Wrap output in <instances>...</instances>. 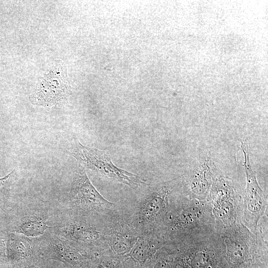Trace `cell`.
<instances>
[{"instance_id": "obj_2", "label": "cell", "mask_w": 268, "mask_h": 268, "mask_svg": "<svg viewBox=\"0 0 268 268\" xmlns=\"http://www.w3.org/2000/svg\"><path fill=\"white\" fill-rule=\"evenodd\" d=\"M260 226L255 232L242 222L216 228L218 242L230 268L252 262L268 263L267 233Z\"/></svg>"}, {"instance_id": "obj_3", "label": "cell", "mask_w": 268, "mask_h": 268, "mask_svg": "<svg viewBox=\"0 0 268 268\" xmlns=\"http://www.w3.org/2000/svg\"><path fill=\"white\" fill-rule=\"evenodd\" d=\"M183 176L158 183L139 199L131 215L141 235L154 232L173 208L187 196L174 197L183 184Z\"/></svg>"}, {"instance_id": "obj_8", "label": "cell", "mask_w": 268, "mask_h": 268, "mask_svg": "<svg viewBox=\"0 0 268 268\" xmlns=\"http://www.w3.org/2000/svg\"><path fill=\"white\" fill-rule=\"evenodd\" d=\"M207 201L210 203L216 228L242 222L243 203L230 182L214 180Z\"/></svg>"}, {"instance_id": "obj_22", "label": "cell", "mask_w": 268, "mask_h": 268, "mask_svg": "<svg viewBox=\"0 0 268 268\" xmlns=\"http://www.w3.org/2000/svg\"><path fill=\"white\" fill-rule=\"evenodd\" d=\"M27 268H36V267H31Z\"/></svg>"}, {"instance_id": "obj_6", "label": "cell", "mask_w": 268, "mask_h": 268, "mask_svg": "<svg viewBox=\"0 0 268 268\" xmlns=\"http://www.w3.org/2000/svg\"><path fill=\"white\" fill-rule=\"evenodd\" d=\"M111 214L100 216L93 221L81 217L69 220L60 228V232L67 239L94 250L95 256L107 255Z\"/></svg>"}, {"instance_id": "obj_5", "label": "cell", "mask_w": 268, "mask_h": 268, "mask_svg": "<svg viewBox=\"0 0 268 268\" xmlns=\"http://www.w3.org/2000/svg\"><path fill=\"white\" fill-rule=\"evenodd\" d=\"M69 153L84 168L90 169L103 177L133 189L147 185L139 176L115 165L104 151L85 146L78 140L72 144Z\"/></svg>"}, {"instance_id": "obj_18", "label": "cell", "mask_w": 268, "mask_h": 268, "mask_svg": "<svg viewBox=\"0 0 268 268\" xmlns=\"http://www.w3.org/2000/svg\"><path fill=\"white\" fill-rule=\"evenodd\" d=\"M15 177V170H13L7 175L0 178V195L4 193L10 188Z\"/></svg>"}, {"instance_id": "obj_16", "label": "cell", "mask_w": 268, "mask_h": 268, "mask_svg": "<svg viewBox=\"0 0 268 268\" xmlns=\"http://www.w3.org/2000/svg\"><path fill=\"white\" fill-rule=\"evenodd\" d=\"M174 252L163 246L159 249L148 262L147 268H176Z\"/></svg>"}, {"instance_id": "obj_11", "label": "cell", "mask_w": 268, "mask_h": 268, "mask_svg": "<svg viewBox=\"0 0 268 268\" xmlns=\"http://www.w3.org/2000/svg\"><path fill=\"white\" fill-rule=\"evenodd\" d=\"M57 72L46 75L29 96L31 103L44 107L65 102L69 93V87L65 77Z\"/></svg>"}, {"instance_id": "obj_15", "label": "cell", "mask_w": 268, "mask_h": 268, "mask_svg": "<svg viewBox=\"0 0 268 268\" xmlns=\"http://www.w3.org/2000/svg\"><path fill=\"white\" fill-rule=\"evenodd\" d=\"M7 257L9 260L15 262L30 256L31 247L26 240L14 234L9 236L6 246Z\"/></svg>"}, {"instance_id": "obj_23", "label": "cell", "mask_w": 268, "mask_h": 268, "mask_svg": "<svg viewBox=\"0 0 268 268\" xmlns=\"http://www.w3.org/2000/svg\"><path fill=\"white\" fill-rule=\"evenodd\" d=\"M176 268H181V267H180L177 266V267H176Z\"/></svg>"}, {"instance_id": "obj_21", "label": "cell", "mask_w": 268, "mask_h": 268, "mask_svg": "<svg viewBox=\"0 0 268 268\" xmlns=\"http://www.w3.org/2000/svg\"><path fill=\"white\" fill-rule=\"evenodd\" d=\"M5 242V238L0 237V262L3 261L6 258Z\"/></svg>"}, {"instance_id": "obj_17", "label": "cell", "mask_w": 268, "mask_h": 268, "mask_svg": "<svg viewBox=\"0 0 268 268\" xmlns=\"http://www.w3.org/2000/svg\"><path fill=\"white\" fill-rule=\"evenodd\" d=\"M125 257L98 255L92 259L89 268H123Z\"/></svg>"}, {"instance_id": "obj_1", "label": "cell", "mask_w": 268, "mask_h": 268, "mask_svg": "<svg viewBox=\"0 0 268 268\" xmlns=\"http://www.w3.org/2000/svg\"><path fill=\"white\" fill-rule=\"evenodd\" d=\"M216 225L209 201L185 197L155 232L173 250L214 232Z\"/></svg>"}, {"instance_id": "obj_14", "label": "cell", "mask_w": 268, "mask_h": 268, "mask_svg": "<svg viewBox=\"0 0 268 268\" xmlns=\"http://www.w3.org/2000/svg\"><path fill=\"white\" fill-rule=\"evenodd\" d=\"M48 227L45 217L29 216L21 220L15 231L28 237H37L43 235Z\"/></svg>"}, {"instance_id": "obj_20", "label": "cell", "mask_w": 268, "mask_h": 268, "mask_svg": "<svg viewBox=\"0 0 268 268\" xmlns=\"http://www.w3.org/2000/svg\"><path fill=\"white\" fill-rule=\"evenodd\" d=\"M238 268H268V263L252 262L242 265Z\"/></svg>"}, {"instance_id": "obj_13", "label": "cell", "mask_w": 268, "mask_h": 268, "mask_svg": "<svg viewBox=\"0 0 268 268\" xmlns=\"http://www.w3.org/2000/svg\"><path fill=\"white\" fill-rule=\"evenodd\" d=\"M164 246V243L156 232L142 235L127 256L133 261L146 265L156 252Z\"/></svg>"}, {"instance_id": "obj_19", "label": "cell", "mask_w": 268, "mask_h": 268, "mask_svg": "<svg viewBox=\"0 0 268 268\" xmlns=\"http://www.w3.org/2000/svg\"><path fill=\"white\" fill-rule=\"evenodd\" d=\"M123 268H147L146 265H140L126 257L123 263Z\"/></svg>"}, {"instance_id": "obj_10", "label": "cell", "mask_w": 268, "mask_h": 268, "mask_svg": "<svg viewBox=\"0 0 268 268\" xmlns=\"http://www.w3.org/2000/svg\"><path fill=\"white\" fill-rule=\"evenodd\" d=\"M141 236L131 216L121 213L116 210L109 218L107 255L127 256Z\"/></svg>"}, {"instance_id": "obj_4", "label": "cell", "mask_w": 268, "mask_h": 268, "mask_svg": "<svg viewBox=\"0 0 268 268\" xmlns=\"http://www.w3.org/2000/svg\"><path fill=\"white\" fill-rule=\"evenodd\" d=\"M177 266L183 268H230L218 242L216 230L174 250Z\"/></svg>"}, {"instance_id": "obj_12", "label": "cell", "mask_w": 268, "mask_h": 268, "mask_svg": "<svg viewBox=\"0 0 268 268\" xmlns=\"http://www.w3.org/2000/svg\"><path fill=\"white\" fill-rule=\"evenodd\" d=\"M48 246L53 255L76 268H89L91 261L95 257L78 247L60 240L52 242Z\"/></svg>"}, {"instance_id": "obj_9", "label": "cell", "mask_w": 268, "mask_h": 268, "mask_svg": "<svg viewBox=\"0 0 268 268\" xmlns=\"http://www.w3.org/2000/svg\"><path fill=\"white\" fill-rule=\"evenodd\" d=\"M241 148L244 153V167L246 172L247 186L243 203L242 223L251 231L255 232L259 222L267 207L263 190L259 186L255 173L249 161V150L247 139L241 141Z\"/></svg>"}, {"instance_id": "obj_7", "label": "cell", "mask_w": 268, "mask_h": 268, "mask_svg": "<svg viewBox=\"0 0 268 268\" xmlns=\"http://www.w3.org/2000/svg\"><path fill=\"white\" fill-rule=\"evenodd\" d=\"M69 198L72 205L85 214L106 215L117 210L116 204L100 194L90 181L85 168L79 163L73 177Z\"/></svg>"}]
</instances>
